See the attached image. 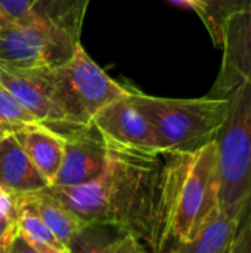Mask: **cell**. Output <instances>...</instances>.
Listing matches in <instances>:
<instances>
[{"mask_svg":"<svg viewBox=\"0 0 251 253\" xmlns=\"http://www.w3.org/2000/svg\"><path fill=\"white\" fill-rule=\"evenodd\" d=\"M161 157L163 151L109 147L101 176L83 185L47 190L86 224L118 227L146 251L154 224Z\"/></svg>","mask_w":251,"mask_h":253,"instance_id":"1","label":"cell"},{"mask_svg":"<svg viewBox=\"0 0 251 253\" xmlns=\"http://www.w3.org/2000/svg\"><path fill=\"white\" fill-rule=\"evenodd\" d=\"M219 208V172L215 141L194 153L163 151L154 225L148 253H170L188 242Z\"/></svg>","mask_w":251,"mask_h":253,"instance_id":"2","label":"cell"},{"mask_svg":"<svg viewBox=\"0 0 251 253\" xmlns=\"http://www.w3.org/2000/svg\"><path fill=\"white\" fill-rule=\"evenodd\" d=\"M228 110L215 136L219 206L240 222L251 209V83L226 92Z\"/></svg>","mask_w":251,"mask_h":253,"instance_id":"3","label":"cell"},{"mask_svg":"<svg viewBox=\"0 0 251 253\" xmlns=\"http://www.w3.org/2000/svg\"><path fill=\"white\" fill-rule=\"evenodd\" d=\"M129 96L149 122L160 151L167 153H194L215 141L228 110V99L213 95L178 99L129 89Z\"/></svg>","mask_w":251,"mask_h":253,"instance_id":"4","label":"cell"},{"mask_svg":"<svg viewBox=\"0 0 251 253\" xmlns=\"http://www.w3.org/2000/svg\"><path fill=\"white\" fill-rule=\"evenodd\" d=\"M127 90L105 74L80 44L70 61L53 68V98L62 117L58 127L92 123L99 110Z\"/></svg>","mask_w":251,"mask_h":253,"instance_id":"5","label":"cell"},{"mask_svg":"<svg viewBox=\"0 0 251 253\" xmlns=\"http://www.w3.org/2000/svg\"><path fill=\"white\" fill-rule=\"evenodd\" d=\"M80 39L65 31L6 21L0 28V65L56 68L72 58Z\"/></svg>","mask_w":251,"mask_h":253,"instance_id":"6","label":"cell"},{"mask_svg":"<svg viewBox=\"0 0 251 253\" xmlns=\"http://www.w3.org/2000/svg\"><path fill=\"white\" fill-rule=\"evenodd\" d=\"M64 138V159L50 187H77L104 172L109 147L93 123L55 129Z\"/></svg>","mask_w":251,"mask_h":253,"instance_id":"7","label":"cell"},{"mask_svg":"<svg viewBox=\"0 0 251 253\" xmlns=\"http://www.w3.org/2000/svg\"><path fill=\"white\" fill-rule=\"evenodd\" d=\"M92 123L109 147L138 151H160L149 122L135 107L129 96V90L124 96L99 110Z\"/></svg>","mask_w":251,"mask_h":253,"instance_id":"8","label":"cell"},{"mask_svg":"<svg viewBox=\"0 0 251 253\" xmlns=\"http://www.w3.org/2000/svg\"><path fill=\"white\" fill-rule=\"evenodd\" d=\"M0 82L43 126L62 125L53 98V68H10L0 65Z\"/></svg>","mask_w":251,"mask_h":253,"instance_id":"9","label":"cell"},{"mask_svg":"<svg viewBox=\"0 0 251 253\" xmlns=\"http://www.w3.org/2000/svg\"><path fill=\"white\" fill-rule=\"evenodd\" d=\"M220 47L222 65L213 96H223L241 82L251 83V0L228 19Z\"/></svg>","mask_w":251,"mask_h":253,"instance_id":"10","label":"cell"},{"mask_svg":"<svg viewBox=\"0 0 251 253\" xmlns=\"http://www.w3.org/2000/svg\"><path fill=\"white\" fill-rule=\"evenodd\" d=\"M89 0H0L9 21L40 25L80 37Z\"/></svg>","mask_w":251,"mask_h":253,"instance_id":"11","label":"cell"},{"mask_svg":"<svg viewBox=\"0 0 251 253\" xmlns=\"http://www.w3.org/2000/svg\"><path fill=\"white\" fill-rule=\"evenodd\" d=\"M49 181L25 154L15 135L0 138V188L16 196L49 188Z\"/></svg>","mask_w":251,"mask_h":253,"instance_id":"12","label":"cell"},{"mask_svg":"<svg viewBox=\"0 0 251 253\" xmlns=\"http://www.w3.org/2000/svg\"><path fill=\"white\" fill-rule=\"evenodd\" d=\"M28 159L52 185L64 159V138L37 123L15 133Z\"/></svg>","mask_w":251,"mask_h":253,"instance_id":"13","label":"cell"},{"mask_svg":"<svg viewBox=\"0 0 251 253\" xmlns=\"http://www.w3.org/2000/svg\"><path fill=\"white\" fill-rule=\"evenodd\" d=\"M241 222L216 208L185 243L176 245L170 253H228Z\"/></svg>","mask_w":251,"mask_h":253,"instance_id":"14","label":"cell"},{"mask_svg":"<svg viewBox=\"0 0 251 253\" xmlns=\"http://www.w3.org/2000/svg\"><path fill=\"white\" fill-rule=\"evenodd\" d=\"M67 249L68 253H148L132 234L107 224H86Z\"/></svg>","mask_w":251,"mask_h":253,"instance_id":"15","label":"cell"},{"mask_svg":"<svg viewBox=\"0 0 251 253\" xmlns=\"http://www.w3.org/2000/svg\"><path fill=\"white\" fill-rule=\"evenodd\" d=\"M24 196L34 208L40 219L65 246L86 225V222L81 218H78L61 200H58L53 194H50L47 188L38 193L24 194Z\"/></svg>","mask_w":251,"mask_h":253,"instance_id":"16","label":"cell"},{"mask_svg":"<svg viewBox=\"0 0 251 253\" xmlns=\"http://www.w3.org/2000/svg\"><path fill=\"white\" fill-rule=\"evenodd\" d=\"M16 227L38 253H68L67 246L40 219L24 194L16 196Z\"/></svg>","mask_w":251,"mask_h":253,"instance_id":"17","label":"cell"},{"mask_svg":"<svg viewBox=\"0 0 251 253\" xmlns=\"http://www.w3.org/2000/svg\"><path fill=\"white\" fill-rule=\"evenodd\" d=\"M247 0H188L204 22L213 43L220 47L228 19L246 6Z\"/></svg>","mask_w":251,"mask_h":253,"instance_id":"18","label":"cell"},{"mask_svg":"<svg viewBox=\"0 0 251 253\" xmlns=\"http://www.w3.org/2000/svg\"><path fill=\"white\" fill-rule=\"evenodd\" d=\"M38 122L15 98V95L0 82V138L37 125Z\"/></svg>","mask_w":251,"mask_h":253,"instance_id":"19","label":"cell"},{"mask_svg":"<svg viewBox=\"0 0 251 253\" xmlns=\"http://www.w3.org/2000/svg\"><path fill=\"white\" fill-rule=\"evenodd\" d=\"M16 228V194L0 188V242Z\"/></svg>","mask_w":251,"mask_h":253,"instance_id":"20","label":"cell"},{"mask_svg":"<svg viewBox=\"0 0 251 253\" xmlns=\"http://www.w3.org/2000/svg\"><path fill=\"white\" fill-rule=\"evenodd\" d=\"M228 253H251V209L241 221L238 233Z\"/></svg>","mask_w":251,"mask_h":253,"instance_id":"21","label":"cell"},{"mask_svg":"<svg viewBox=\"0 0 251 253\" xmlns=\"http://www.w3.org/2000/svg\"><path fill=\"white\" fill-rule=\"evenodd\" d=\"M7 253H38L19 233L18 227L7 240Z\"/></svg>","mask_w":251,"mask_h":253,"instance_id":"22","label":"cell"},{"mask_svg":"<svg viewBox=\"0 0 251 253\" xmlns=\"http://www.w3.org/2000/svg\"><path fill=\"white\" fill-rule=\"evenodd\" d=\"M9 237L6 240H1L0 242V253H7V240H9Z\"/></svg>","mask_w":251,"mask_h":253,"instance_id":"23","label":"cell"},{"mask_svg":"<svg viewBox=\"0 0 251 253\" xmlns=\"http://www.w3.org/2000/svg\"><path fill=\"white\" fill-rule=\"evenodd\" d=\"M6 21H7V18L4 16V13H3V12H1V9H0V28L4 25V22H6Z\"/></svg>","mask_w":251,"mask_h":253,"instance_id":"24","label":"cell"},{"mask_svg":"<svg viewBox=\"0 0 251 253\" xmlns=\"http://www.w3.org/2000/svg\"><path fill=\"white\" fill-rule=\"evenodd\" d=\"M185 1H186V3H188V0H185Z\"/></svg>","mask_w":251,"mask_h":253,"instance_id":"25","label":"cell"}]
</instances>
